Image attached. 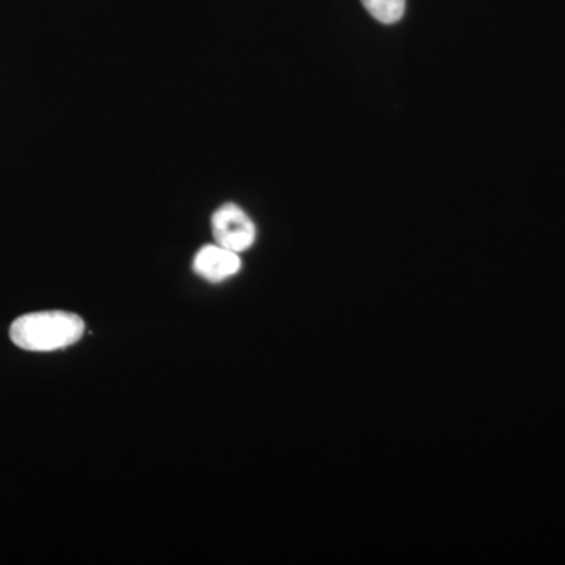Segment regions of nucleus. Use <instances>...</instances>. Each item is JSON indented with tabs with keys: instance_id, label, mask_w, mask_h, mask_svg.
Returning <instances> with one entry per match:
<instances>
[{
	"instance_id": "obj_3",
	"label": "nucleus",
	"mask_w": 565,
	"mask_h": 565,
	"mask_svg": "<svg viewBox=\"0 0 565 565\" xmlns=\"http://www.w3.org/2000/svg\"><path fill=\"white\" fill-rule=\"evenodd\" d=\"M243 269L239 253L228 250L218 244L204 245L193 258V273L210 282L230 280Z\"/></svg>"
},
{
	"instance_id": "obj_2",
	"label": "nucleus",
	"mask_w": 565,
	"mask_h": 565,
	"mask_svg": "<svg viewBox=\"0 0 565 565\" xmlns=\"http://www.w3.org/2000/svg\"><path fill=\"white\" fill-rule=\"evenodd\" d=\"M212 236L215 244L234 253L250 250L256 241V225L243 207L226 203L212 214Z\"/></svg>"
},
{
	"instance_id": "obj_4",
	"label": "nucleus",
	"mask_w": 565,
	"mask_h": 565,
	"mask_svg": "<svg viewBox=\"0 0 565 565\" xmlns=\"http://www.w3.org/2000/svg\"><path fill=\"white\" fill-rule=\"evenodd\" d=\"M367 13L382 22V24H394L404 17L405 0H362Z\"/></svg>"
},
{
	"instance_id": "obj_1",
	"label": "nucleus",
	"mask_w": 565,
	"mask_h": 565,
	"mask_svg": "<svg viewBox=\"0 0 565 565\" xmlns=\"http://www.w3.org/2000/svg\"><path fill=\"white\" fill-rule=\"evenodd\" d=\"M84 333V319L62 310L24 315L10 327L11 341L29 352L62 351L79 343Z\"/></svg>"
}]
</instances>
